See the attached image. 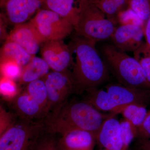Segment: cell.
<instances>
[{"label":"cell","mask_w":150,"mask_h":150,"mask_svg":"<svg viewBox=\"0 0 150 150\" xmlns=\"http://www.w3.org/2000/svg\"><path fill=\"white\" fill-rule=\"evenodd\" d=\"M6 41L15 42L32 56L38 52L44 40L30 21L15 25L8 34Z\"/></svg>","instance_id":"cell-13"},{"label":"cell","mask_w":150,"mask_h":150,"mask_svg":"<svg viewBox=\"0 0 150 150\" xmlns=\"http://www.w3.org/2000/svg\"><path fill=\"white\" fill-rule=\"evenodd\" d=\"M145 26L143 24L127 23L116 27L110 37L113 45L124 52L137 51L144 43Z\"/></svg>","instance_id":"cell-12"},{"label":"cell","mask_w":150,"mask_h":150,"mask_svg":"<svg viewBox=\"0 0 150 150\" xmlns=\"http://www.w3.org/2000/svg\"><path fill=\"white\" fill-rule=\"evenodd\" d=\"M121 112L125 119L131 121L137 127L143 123L148 114L145 106L136 104L129 105Z\"/></svg>","instance_id":"cell-21"},{"label":"cell","mask_w":150,"mask_h":150,"mask_svg":"<svg viewBox=\"0 0 150 150\" xmlns=\"http://www.w3.org/2000/svg\"><path fill=\"white\" fill-rule=\"evenodd\" d=\"M103 54L118 83L131 88L148 89L150 84L139 62L114 45L103 46Z\"/></svg>","instance_id":"cell-4"},{"label":"cell","mask_w":150,"mask_h":150,"mask_svg":"<svg viewBox=\"0 0 150 150\" xmlns=\"http://www.w3.org/2000/svg\"><path fill=\"white\" fill-rule=\"evenodd\" d=\"M43 6V0H0L7 22L16 25L26 22Z\"/></svg>","instance_id":"cell-11"},{"label":"cell","mask_w":150,"mask_h":150,"mask_svg":"<svg viewBox=\"0 0 150 150\" xmlns=\"http://www.w3.org/2000/svg\"><path fill=\"white\" fill-rule=\"evenodd\" d=\"M105 150H107L105 149Z\"/></svg>","instance_id":"cell-31"},{"label":"cell","mask_w":150,"mask_h":150,"mask_svg":"<svg viewBox=\"0 0 150 150\" xmlns=\"http://www.w3.org/2000/svg\"><path fill=\"white\" fill-rule=\"evenodd\" d=\"M96 139L107 150H125L121 137L120 122L113 117L105 121Z\"/></svg>","instance_id":"cell-15"},{"label":"cell","mask_w":150,"mask_h":150,"mask_svg":"<svg viewBox=\"0 0 150 150\" xmlns=\"http://www.w3.org/2000/svg\"><path fill=\"white\" fill-rule=\"evenodd\" d=\"M129 8L146 24L150 15V0H129Z\"/></svg>","instance_id":"cell-23"},{"label":"cell","mask_w":150,"mask_h":150,"mask_svg":"<svg viewBox=\"0 0 150 150\" xmlns=\"http://www.w3.org/2000/svg\"><path fill=\"white\" fill-rule=\"evenodd\" d=\"M22 69L21 66L14 61H6L1 62V77L13 81L19 80Z\"/></svg>","instance_id":"cell-25"},{"label":"cell","mask_w":150,"mask_h":150,"mask_svg":"<svg viewBox=\"0 0 150 150\" xmlns=\"http://www.w3.org/2000/svg\"><path fill=\"white\" fill-rule=\"evenodd\" d=\"M42 79L47 91V115L54 108L67 101L70 95L75 93L74 86L69 70L64 72L53 71Z\"/></svg>","instance_id":"cell-9"},{"label":"cell","mask_w":150,"mask_h":150,"mask_svg":"<svg viewBox=\"0 0 150 150\" xmlns=\"http://www.w3.org/2000/svg\"><path fill=\"white\" fill-rule=\"evenodd\" d=\"M43 6L67 20L74 26L79 15V0H43Z\"/></svg>","instance_id":"cell-16"},{"label":"cell","mask_w":150,"mask_h":150,"mask_svg":"<svg viewBox=\"0 0 150 150\" xmlns=\"http://www.w3.org/2000/svg\"><path fill=\"white\" fill-rule=\"evenodd\" d=\"M58 141L61 150H93L96 137L90 131L76 129L62 134Z\"/></svg>","instance_id":"cell-14"},{"label":"cell","mask_w":150,"mask_h":150,"mask_svg":"<svg viewBox=\"0 0 150 150\" xmlns=\"http://www.w3.org/2000/svg\"><path fill=\"white\" fill-rule=\"evenodd\" d=\"M115 114L101 113L86 101L67 100L53 109L43 121L46 129L54 134L79 129L91 132L97 138L105 121Z\"/></svg>","instance_id":"cell-1"},{"label":"cell","mask_w":150,"mask_h":150,"mask_svg":"<svg viewBox=\"0 0 150 150\" xmlns=\"http://www.w3.org/2000/svg\"><path fill=\"white\" fill-rule=\"evenodd\" d=\"M32 56L18 44L10 41H6L1 48L0 61L16 62L22 67L25 66L30 61Z\"/></svg>","instance_id":"cell-18"},{"label":"cell","mask_w":150,"mask_h":150,"mask_svg":"<svg viewBox=\"0 0 150 150\" xmlns=\"http://www.w3.org/2000/svg\"><path fill=\"white\" fill-rule=\"evenodd\" d=\"M134 53V58L139 62L150 84V48L144 42Z\"/></svg>","instance_id":"cell-22"},{"label":"cell","mask_w":150,"mask_h":150,"mask_svg":"<svg viewBox=\"0 0 150 150\" xmlns=\"http://www.w3.org/2000/svg\"><path fill=\"white\" fill-rule=\"evenodd\" d=\"M50 68L42 58L34 56L27 64L23 67L20 83L27 84L42 79L48 73Z\"/></svg>","instance_id":"cell-17"},{"label":"cell","mask_w":150,"mask_h":150,"mask_svg":"<svg viewBox=\"0 0 150 150\" xmlns=\"http://www.w3.org/2000/svg\"><path fill=\"white\" fill-rule=\"evenodd\" d=\"M144 33L146 44L150 48V15L145 24Z\"/></svg>","instance_id":"cell-29"},{"label":"cell","mask_w":150,"mask_h":150,"mask_svg":"<svg viewBox=\"0 0 150 150\" xmlns=\"http://www.w3.org/2000/svg\"><path fill=\"white\" fill-rule=\"evenodd\" d=\"M137 137L144 142L150 139V112L148 113L143 123L137 127Z\"/></svg>","instance_id":"cell-28"},{"label":"cell","mask_w":150,"mask_h":150,"mask_svg":"<svg viewBox=\"0 0 150 150\" xmlns=\"http://www.w3.org/2000/svg\"><path fill=\"white\" fill-rule=\"evenodd\" d=\"M142 149V150H150V140L144 142Z\"/></svg>","instance_id":"cell-30"},{"label":"cell","mask_w":150,"mask_h":150,"mask_svg":"<svg viewBox=\"0 0 150 150\" xmlns=\"http://www.w3.org/2000/svg\"><path fill=\"white\" fill-rule=\"evenodd\" d=\"M55 135L48 131L45 126L33 140L29 150H61Z\"/></svg>","instance_id":"cell-20"},{"label":"cell","mask_w":150,"mask_h":150,"mask_svg":"<svg viewBox=\"0 0 150 150\" xmlns=\"http://www.w3.org/2000/svg\"><path fill=\"white\" fill-rule=\"evenodd\" d=\"M79 15L75 35L96 42L111 37L115 23L106 18L93 0H79Z\"/></svg>","instance_id":"cell-5"},{"label":"cell","mask_w":150,"mask_h":150,"mask_svg":"<svg viewBox=\"0 0 150 150\" xmlns=\"http://www.w3.org/2000/svg\"><path fill=\"white\" fill-rule=\"evenodd\" d=\"M30 21L44 42L63 40L74 30V26L67 20L48 9L40 8Z\"/></svg>","instance_id":"cell-8"},{"label":"cell","mask_w":150,"mask_h":150,"mask_svg":"<svg viewBox=\"0 0 150 150\" xmlns=\"http://www.w3.org/2000/svg\"><path fill=\"white\" fill-rule=\"evenodd\" d=\"M96 42L75 35L69 46L76 54V62L71 72L75 93H91L109 79L106 65L96 48Z\"/></svg>","instance_id":"cell-2"},{"label":"cell","mask_w":150,"mask_h":150,"mask_svg":"<svg viewBox=\"0 0 150 150\" xmlns=\"http://www.w3.org/2000/svg\"><path fill=\"white\" fill-rule=\"evenodd\" d=\"M121 134L124 150H128L134 138L137 137V127L131 121L125 119L120 122Z\"/></svg>","instance_id":"cell-24"},{"label":"cell","mask_w":150,"mask_h":150,"mask_svg":"<svg viewBox=\"0 0 150 150\" xmlns=\"http://www.w3.org/2000/svg\"><path fill=\"white\" fill-rule=\"evenodd\" d=\"M86 101L98 110L121 112L132 104L144 105L150 101V90L131 88L120 83L107 85L91 93Z\"/></svg>","instance_id":"cell-3"},{"label":"cell","mask_w":150,"mask_h":150,"mask_svg":"<svg viewBox=\"0 0 150 150\" xmlns=\"http://www.w3.org/2000/svg\"><path fill=\"white\" fill-rule=\"evenodd\" d=\"M17 117L15 113L6 112L1 107V135L10 126Z\"/></svg>","instance_id":"cell-27"},{"label":"cell","mask_w":150,"mask_h":150,"mask_svg":"<svg viewBox=\"0 0 150 150\" xmlns=\"http://www.w3.org/2000/svg\"><path fill=\"white\" fill-rule=\"evenodd\" d=\"M44 127L42 120L23 119L17 115L13 123L1 135L0 150H29Z\"/></svg>","instance_id":"cell-7"},{"label":"cell","mask_w":150,"mask_h":150,"mask_svg":"<svg viewBox=\"0 0 150 150\" xmlns=\"http://www.w3.org/2000/svg\"><path fill=\"white\" fill-rule=\"evenodd\" d=\"M107 18L117 23L121 12L129 8V0H93Z\"/></svg>","instance_id":"cell-19"},{"label":"cell","mask_w":150,"mask_h":150,"mask_svg":"<svg viewBox=\"0 0 150 150\" xmlns=\"http://www.w3.org/2000/svg\"><path fill=\"white\" fill-rule=\"evenodd\" d=\"M40 52L42 59L55 71H66L74 64L72 50L63 40L46 41Z\"/></svg>","instance_id":"cell-10"},{"label":"cell","mask_w":150,"mask_h":150,"mask_svg":"<svg viewBox=\"0 0 150 150\" xmlns=\"http://www.w3.org/2000/svg\"><path fill=\"white\" fill-rule=\"evenodd\" d=\"M21 91L15 81L1 77L0 81L1 94L6 100H11L17 95Z\"/></svg>","instance_id":"cell-26"},{"label":"cell","mask_w":150,"mask_h":150,"mask_svg":"<svg viewBox=\"0 0 150 150\" xmlns=\"http://www.w3.org/2000/svg\"><path fill=\"white\" fill-rule=\"evenodd\" d=\"M12 108L19 118L43 120L46 116L47 91L42 79L27 84L25 88L10 100Z\"/></svg>","instance_id":"cell-6"}]
</instances>
